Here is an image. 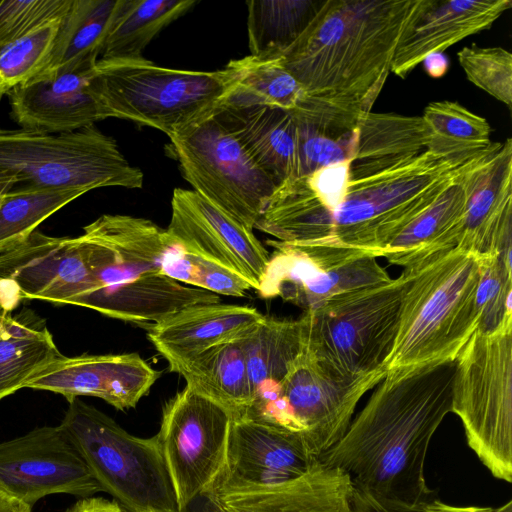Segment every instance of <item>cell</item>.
I'll use <instances>...</instances> for the list:
<instances>
[{
	"label": "cell",
	"instance_id": "obj_1",
	"mask_svg": "<svg viewBox=\"0 0 512 512\" xmlns=\"http://www.w3.org/2000/svg\"><path fill=\"white\" fill-rule=\"evenodd\" d=\"M418 0H327L282 55L304 95L291 110L329 134L371 112Z\"/></svg>",
	"mask_w": 512,
	"mask_h": 512
},
{
	"label": "cell",
	"instance_id": "obj_2",
	"mask_svg": "<svg viewBox=\"0 0 512 512\" xmlns=\"http://www.w3.org/2000/svg\"><path fill=\"white\" fill-rule=\"evenodd\" d=\"M454 373L455 360L387 371L343 437L318 461L384 497H434L425 461L433 435L452 412Z\"/></svg>",
	"mask_w": 512,
	"mask_h": 512
},
{
	"label": "cell",
	"instance_id": "obj_3",
	"mask_svg": "<svg viewBox=\"0 0 512 512\" xmlns=\"http://www.w3.org/2000/svg\"><path fill=\"white\" fill-rule=\"evenodd\" d=\"M78 239L93 280L81 307L149 328L185 307L221 302L215 293L162 273L164 256L176 243L148 219L104 214Z\"/></svg>",
	"mask_w": 512,
	"mask_h": 512
},
{
	"label": "cell",
	"instance_id": "obj_4",
	"mask_svg": "<svg viewBox=\"0 0 512 512\" xmlns=\"http://www.w3.org/2000/svg\"><path fill=\"white\" fill-rule=\"evenodd\" d=\"M485 150L460 158H442L425 150L381 172L351 179L343 202L315 219L293 244L354 251L377 258Z\"/></svg>",
	"mask_w": 512,
	"mask_h": 512
},
{
	"label": "cell",
	"instance_id": "obj_5",
	"mask_svg": "<svg viewBox=\"0 0 512 512\" xmlns=\"http://www.w3.org/2000/svg\"><path fill=\"white\" fill-rule=\"evenodd\" d=\"M484 257L454 248L410 270L387 371L457 358L477 328Z\"/></svg>",
	"mask_w": 512,
	"mask_h": 512
},
{
	"label": "cell",
	"instance_id": "obj_6",
	"mask_svg": "<svg viewBox=\"0 0 512 512\" xmlns=\"http://www.w3.org/2000/svg\"><path fill=\"white\" fill-rule=\"evenodd\" d=\"M233 75L170 69L144 57L98 60L90 89L106 118L116 117L156 128L169 139L213 115L233 89Z\"/></svg>",
	"mask_w": 512,
	"mask_h": 512
},
{
	"label": "cell",
	"instance_id": "obj_7",
	"mask_svg": "<svg viewBox=\"0 0 512 512\" xmlns=\"http://www.w3.org/2000/svg\"><path fill=\"white\" fill-rule=\"evenodd\" d=\"M412 275L403 270L387 283L335 295L304 311L305 351L343 376L383 379Z\"/></svg>",
	"mask_w": 512,
	"mask_h": 512
},
{
	"label": "cell",
	"instance_id": "obj_8",
	"mask_svg": "<svg viewBox=\"0 0 512 512\" xmlns=\"http://www.w3.org/2000/svg\"><path fill=\"white\" fill-rule=\"evenodd\" d=\"M141 188L142 171L95 125L44 133L0 128V195L20 188Z\"/></svg>",
	"mask_w": 512,
	"mask_h": 512
},
{
	"label": "cell",
	"instance_id": "obj_9",
	"mask_svg": "<svg viewBox=\"0 0 512 512\" xmlns=\"http://www.w3.org/2000/svg\"><path fill=\"white\" fill-rule=\"evenodd\" d=\"M68 403L60 424L102 492L127 512H182L156 435H131L79 397Z\"/></svg>",
	"mask_w": 512,
	"mask_h": 512
},
{
	"label": "cell",
	"instance_id": "obj_10",
	"mask_svg": "<svg viewBox=\"0 0 512 512\" xmlns=\"http://www.w3.org/2000/svg\"><path fill=\"white\" fill-rule=\"evenodd\" d=\"M452 412L493 477L512 482V330L474 332L455 359Z\"/></svg>",
	"mask_w": 512,
	"mask_h": 512
},
{
	"label": "cell",
	"instance_id": "obj_11",
	"mask_svg": "<svg viewBox=\"0 0 512 512\" xmlns=\"http://www.w3.org/2000/svg\"><path fill=\"white\" fill-rule=\"evenodd\" d=\"M170 147L194 191L255 228L277 186L216 113L170 138Z\"/></svg>",
	"mask_w": 512,
	"mask_h": 512
},
{
	"label": "cell",
	"instance_id": "obj_12",
	"mask_svg": "<svg viewBox=\"0 0 512 512\" xmlns=\"http://www.w3.org/2000/svg\"><path fill=\"white\" fill-rule=\"evenodd\" d=\"M381 380L338 374L304 349L281 383L268 424L297 435L317 461L343 437L358 402Z\"/></svg>",
	"mask_w": 512,
	"mask_h": 512
},
{
	"label": "cell",
	"instance_id": "obj_13",
	"mask_svg": "<svg viewBox=\"0 0 512 512\" xmlns=\"http://www.w3.org/2000/svg\"><path fill=\"white\" fill-rule=\"evenodd\" d=\"M231 420L222 405L187 385L165 403L156 437L182 512L218 477Z\"/></svg>",
	"mask_w": 512,
	"mask_h": 512
},
{
	"label": "cell",
	"instance_id": "obj_14",
	"mask_svg": "<svg viewBox=\"0 0 512 512\" xmlns=\"http://www.w3.org/2000/svg\"><path fill=\"white\" fill-rule=\"evenodd\" d=\"M0 490L31 509L52 494L86 498L102 492L61 424L0 443Z\"/></svg>",
	"mask_w": 512,
	"mask_h": 512
},
{
	"label": "cell",
	"instance_id": "obj_15",
	"mask_svg": "<svg viewBox=\"0 0 512 512\" xmlns=\"http://www.w3.org/2000/svg\"><path fill=\"white\" fill-rule=\"evenodd\" d=\"M185 251L217 263L259 289L270 254L247 229L194 190L175 188L166 229Z\"/></svg>",
	"mask_w": 512,
	"mask_h": 512
},
{
	"label": "cell",
	"instance_id": "obj_16",
	"mask_svg": "<svg viewBox=\"0 0 512 512\" xmlns=\"http://www.w3.org/2000/svg\"><path fill=\"white\" fill-rule=\"evenodd\" d=\"M266 243L274 251L257 290L264 299L280 297L307 311L367 283L366 265L359 258L347 256L352 251L285 244L272 239Z\"/></svg>",
	"mask_w": 512,
	"mask_h": 512
},
{
	"label": "cell",
	"instance_id": "obj_17",
	"mask_svg": "<svg viewBox=\"0 0 512 512\" xmlns=\"http://www.w3.org/2000/svg\"><path fill=\"white\" fill-rule=\"evenodd\" d=\"M314 462L297 435L264 422L233 418L224 465L205 494L278 486L300 477Z\"/></svg>",
	"mask_w": 512,
	"mask_h": 512
},
{
	"label": "cell",
	"instance_id": "obj_18",
	"mask_svg": "<svg viewBox=\"0 0 512 512\" xmlns=\"http://www.w3.org/2000/svg\"><path fill=\"white\" fill-rule=\"evenodd\" d=\"M0 279L14 281L23 300L81 306L93 280L78 237H54L35 230L0 253Z\"/></svg>",
	"mask_w": 512,
	"mask_h": 512
},
{
	"label": "cell",
	"instance_id": "obj_19",
	"mask_svg": "<svg viewBox=\"0 0 512 512\" xmlns=\"http://www.w3.org/2000/svg\"><path fill=\"white\" fill-rule=\"evenodd\" d=\"M160 372L137 353L59 355L36 373L25 388L64 396L97 397L118 410L134 408Z\"/></svg>",
	"mask_w": 512,
	"mask_h": 512
},
{
	"label": "cell",
	"instance_id": "obj_20",
	"mask_svg": "<svg viewBox=\"0 0 512 512\" xmlns=\"http://www.w3.org/2000/svg\"><path fill=\"white\" fill-rule=\"evenodd\" d=\"M469 198L456 248L479 256L512 253V140L492 142L467 174Z\"/></svg>",
	"mask_w": 512,
	"mask_h": 512
},
{
	"label": "cell",
	"instance_id": "obj_21",
	"mask_svg": "<svg viewBox=\"0 0 512 512\" xmlns=\"http://www.w3.org/2000/svg\"><path fill=\"white\" fill-rule=\"evenodd\" d=\"M511 0H418L396 46L391 72L406 78L431 53L489 29Z\"/></svg>",
	"mask_w": 512,
	"mask_h": 512
},
{
	"label": "cell",
	"instance_id": "obj_22",
	"mask_svg": "<svg viewBox=\"0 0 512 512\" xmlns=\"http://www.w3.org/2000/svg\"><path fill=\"white\" fill-rule=\"evenodd\" d=\"M91 70L37 76L10 94L11 115L23 129L66 133L104 120L90 89Z\"/></svg>",
	"mask_w": 512,
	"mask_h": 512
},
{
	"label": "cell",
	"instance_id": "obj_23",
	"mask_svg": "<svg viewBox=\"0 0 512 512\" xmlns=\"http://www.w3.org/2000/svg\"><path fill=\"white\" fill-rule=\"evenodd\" d=\"M353 488L346 472L317 460L278 486L206 495L217 512H353Z\"/></svg>",
	"mask_w": 512,
	"mask_h": 512
},
{
	"label": "cell",
	"instance_id": "obj_24",
	"mask_svg": "<svg viewBox=\"0 0 512 512\" xmlns=\"http://www.w3.org/2000/svg\"><path fill=\"white\" fill-rule=\"evenodd\" d=\"M265 317L246 305L195 304L147 328V337L170 365L246 336Z\"/></svg>",
	"mask_w": 512,
	"mask_h": 512
},
{
	"label": "cell",
	"instance_id": "obj_25",
	"mask_svg": "<svg viewBox=\"0 0 512 512\" xmlns=\"http://www.w3.org/2000/svg\"><path fill=\"white\" fill-rule=\"evenodd\" d=\"M251 403L239 418L267 422L279 400L280 386L304 350L301 321L266 316L245 338Z\"/></svg>",
	"mask_w": 512,
	"mask_h": 512
},
{
	"label": "cell",
	"instance_id": "obj_26",
	"mask_svg": "<svg viewBox=\"0 0 512 512\" xmlns=\"http://www.w3.org/2000/svg\"><path fill=\"white\" fill-rule=\"evenodd\" d=\"M471 167L397 234L379 257L403 267V270H417L456 248L469 198L467 174Z\"/></svg>",
	"mask_w": 512,
	"mask_h": 512
},
{
	"label": "cell",
	"instance_id": "obj_27",
	"mask_svg": "<svg viewBox=\"0 0 512 512\" xmlns=\"http://www.w3.org/2000/svg\"><path fill=\"white\" fill-rule=\"evenodd\" d=\"M215 113L277 187L292 178L297 128L290 111L226 98Z\"/></svg>",
	"mask_w": 512,
	"mask_h": 512
},
{
	"label": "cell",
	"instance_id": "obj_28",
	"mask_svg": "<svg viewBox=\"0 0 512 512\" xmlns=\"http://www.w3.org/2000/svg\"><path fill=\"white\" fill-rule=\"evenodd\" d=\"M246 336L212 346L168 368L181 375L187 386L222 405L232 419L239 418L252 398L244 350Z\"/></svg>",
	"mask_w": 512,
	"mask_h": 512
},
{
	"label": "cell",
	"instance_id": "obj_29",
	"mask_svg": "<svg viewBox=\"0 0 512 512\" xmlns=\"http://www.w3.org/2000/svg\"><path fill=\"white\" fill-rule=\"evenodd\" d=\"M60 351L46 320L28 308L0 313V400L25 388L27 382Z\"/></svg>",
	"mask_w": 512,
	"mask_h": 512
},
{
	"label": "cell",
	"instance_id": "obj_30",
	"mask_svg": "<svg viewBox=\"0 0 512 512\" xmlns=\"http://www.w3.org/2000/svg\"><path fill=\"white\" fill-rule=\"evenodd\" d=\"M121 3L122 0H72L61 19L50 59L37 76L93 69Z\"/></svg>",
	"mask_w": 512,
	"mask_h": 512
},
{
	"label": "cell",
	"instance_id": "obj_31",
	"mask_svg": "<svg viewBox=\"0 0 512 512\" xmlns=\"http://www.w3.org/2000/svg\"><path fill=\"white\" fill-rule=\"evenodd\" d=\"M195 4L194 0H122L98 60L143 58L151 40Z\"/></svg>",
	"mask_w": 512,
	"mask_h": 512
},
{
	"label": "cell",
	"instance_id": "obj_32",
	"mask_svg": "<svg viewBox=\"0 0 512 512\" xmlns=\"http://www.w3.org/2000/svg\"><path fill=\"white\" fill-rule=\"evenodd\" d=\"M421 118L426 136L425 150L439 157L472 156L492 144L488 121L456 101L431 102Z\"/></svg>",
	"mask_w": 512,
	"mask_h": 512
},
{
	"label": "cell",
	"instance_id": "obj_33",
	"mask_svg": "<svg viewBox=\"0 0 512 512\" xmlns=\"http://www.w3.org/2000/svg\"><path fill=\"white\" fill-rule=\"evenodd\" d=\"M321 1L250 0L247 30L250 55L281 57L313 17Z\"/></svg>",
	"mask_w": 512,
	"mask_h": 512
},
{
	"label": "cell",
	"instance_id": "obj_34",
	"mask_svg": "<svg viewBox=\"0 0 512 512\" xmlns=\"http://www.w3.org/2000/svg\"><path fill=\"white\" fill-rule=\"evenodd\" d=\"M225 67L232 73L234 81L227 98L291 111L304 95L300 83L283 64L282 56L257 58L248 55L231 60Z\"/></svg>",
	"mask_w": 512,
	"mask_h": 512
},
{
	"label": "cell",
	"instance_id": "obj_35",
	"mask_svg": "<svg viewBox=\"0 0 512 512\" xmlns=\"http://www.w3.org/2000/svg\"><path fill=\"white\" fill-rule=\"evenodd\" d=\"M87 193L75 188H20L0 197V253L31 235L53 213Z\"/></svg>",
	"mask_w": 512,
	"mask_h": 512
},
{
	"label": "cell",
	"instance_id": "obj_36",
	"mask_svg": "<svg viewBox=\"0 0 512 512\" xmlns=\"http://www.w3.org/2000/svg\"><path fill=\"white\" fill-rule=\"evenodd\" d=\"M61 19H54L34 28L0 53V99L28 83L45 69Z\"/></svg>",
	"mask_w": 512,
	"mask_h": 512
},
{
	"label": "cell",
	"instance_id": "obj_37",
	"mask_svg": "<svg viewBox=\"0 0 512 512\" xmlns=\"http://www.w3.org/2000/svg\"><path fill=\"white\" fill-rule=\"evenodd\" d=\"M511 255L484 257L476 293V332L492 334L512 330Z\"/></svg>",
	"mask_w": 512,
	"mask_h": 512
},
{
	"label": "cell",
	"instance_id": "obj_38",
	"mask_svg": "<svg viewBox=\"0 0 512 512\" xmlns=\"http://www.w3.org/2000/svg\"><path fill=\"white\" fill-rule=\"evenodd\" d=\"M162 273L182 284L217 295L243 297L250 284L223 266L189 253L175 244L164 256Z\"/></svg>",
	"mask_w": 512,
	"mask_h": 512
},
{
	"label": "cell",
	"instance_id": "obj_39",
	"mask_svg": "<svg viewBox=\"0 0 512 512\" xmlns=\"http://www.w3.org/2000/svg\"><path fill=\"white\" fill-rule=\"evenodd\" d=\"M458 61L467 79L512 108V54L502 47L465 46Z\"/></svg>",
	"mask_w": 512,
	"mask_h": 512
},
{
	"label": "cell",
	"instance_id": "obj_40",
	"mask_svg": "<svg viewBox=\"0 0 512 512\" xmlns=\"http://www.w3.org/2000/svg\"><path fill=\"white\" fill-rule=\"evenodd\" d=\"M72 0H0V53L34 28L62 18Z\"/></svg>",
	"mask_w": 512,
	"mask_h": 512
},
{
	"label": "cell",
	"instance_id": "obj_41",
	"mask_svg": "<svg viewBox=\"0 0 512 512\" xmlns=\"http://www.w3.org/2000/svg\"><path fill=\"white\" fill-rule=\"evenodd\" d=\"M354 484V483H353ZM353 512H491L492 507L478 505H453L431 497L418 502H408L375 494L354 484Z\"/></svg>",
	"mask_w": 512,
	"mask_h": 512
},
{
	"label": "cell",
	"instance_id": "obj_42",
	"mask_svg": "<svg viewBox=\"0 0 512 512\" xmlns=\"http://www.w3.org/2000/svg\"><path fill=\"white\" fill-rule=\"evenodd\" d=\"M65 512H127L116 501H110L101 497H86L78 500Z\"/></svg>",
	"mask_w": 512,
	"mask_h": 512
},
{
	"label": "cell",
	"instance_id": "obj_43",
	"mask_svg": "<svg viewBox=\"0 0 512 512\" xmlns=\"http://www.w3.org/2000/svg\"><path fill=\"white\" fill-rule=\"evenodd\" d=\"M427 74L432 78L444 76L449 68V59L443 52H434L422 61Z\"/></svg>",
	"mask_w": 512,
	"mask_h": 512
},
{
	"label": "cell",
	"instance_id": "obj_44",
	"mask_svg": "<svg viewBox=\"0 0 512 512\" xmlns=\"http://www.w3.org/2000/svg\"><path fill=\"white\" fill-rule=\"evenodd\" d=\"M32 509L0 490V512H31Z\"/></svg>",
	"mask_w": 512,
	"mask_h": 512
},
{
	"label": "cell",
	"instance_id": "obj_45",
	"mask_svg": "<svg viewBox=\"0 0 512 512\" xmlns=\"http://www.w3.org/2000/svg\"><path fill=\"white\" fill-rule=\"evenodd\" d=\"M183 512H217L214 504L206 494L194 499Z\"/></svg>",
	"mask_w": 512,
	"mask_h": 512
},
{
	"label": "cell",
	"instance_id": "obj_46",
	"mask_svg": "<svg viewBox=\"0 0 512 512\" xmlns=\"http://www.w3.org/2000/svg\"><path fill=\"white\" fill-rule=\"evenodd\" d=\"M491 512H512V501L508 500L497 508H492Z\"/></svg>",
	"mask_w": 512,
	"mask_h": 512
},
{
	"label": "cell",
	"instance_id": "obj_47",
	"mask_svg": "<svg viewBox=\"0 0 512 512\" xmlns=\"http://www.w3.org/2000/svg\"><path fill=\"white\" fill-rule=\"evenodd\" d=\"M2 312V310L0 309V313Z\"/></svg>",
	"mask_w": 512,
	"mask_h": 512
},
{
	"label": "cell",
	"instance_id": "obj_48",
	"mask_svg": "<svg viewBox=\"0 0 512 512\" xmlns=\"http://www.w3.org/2000/svg\"><path fill=\"white\" fill-rule=\"evenodd\" d=\"M0 197H1V195H0Z\"/></svg>",
	"mask_w": 512,
	"mask_h": 512
}]
</instances>
